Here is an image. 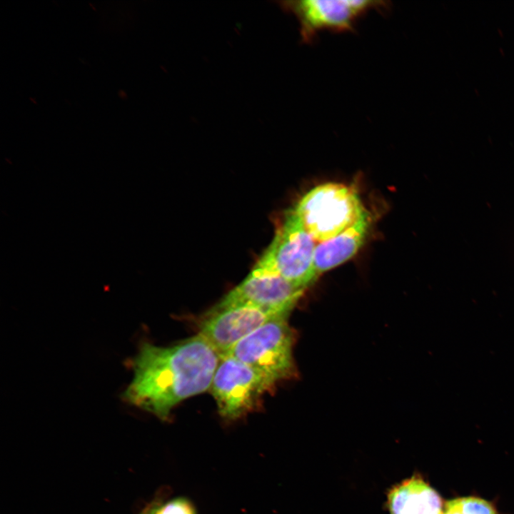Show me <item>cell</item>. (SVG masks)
Instances as JSON below:
<instances>
[{"instance_id":"obj_4","label":"cell","mask_w":514,"mask_h":514,"mask_svg":"<svg viewBox=\"0 0 514 514\" xmlns=\"http://www.w3.org/2000/svg\"><path fill=\"white\" fill-rule=\"evenodd\" d=\"M288 316L273 318L238 341L226 354L260 373L274 386L296 376L294 335Z\"/></svg>"},{"instance_id":"obj_10","label":"cell","mask_w":514,"mask_h":514,"mask_svg":"<svg viewBox=\"0 0 514 514\" xmlns=\"http://www.w3.org/2000/svg\"><path fill=\"white\" fill-rule=\"evenodd\" d=\"M442 505L439 494L416 476L396 485L388 495L390 514H441Z\"/></svg>"},{"instance_id":"obj_12","label":"cell","mask_w":514,"mask_h":514,"mask_svg":"<svg viewBox=\"0 0 514 514\" xmlns=\"http://www.w3.org/2000/svg\"><path fill=\"white\" fill-rule=\"evenodd\" d=\"M156 514H196L193 505L186 498L173 499L158 506Z\"/></svg>"},{"instance_id":"obj_6","label":"cell","mask_w":514,"mask_h":514,"mask_svg":"<svg viewBox=\"0 0 514 514\" xmlns=\"http://www.w3.org/2000/svg\"><path fill=\"white\" fill-rule=\"evenodd\" d=\"M285 11L297 19L302 42L313 41L323 30L351 31L357 21L372 10L388 11L385 1L295 0L277 1Z\"/></svg>"},{"instance_id":"obj_5","label":"cell","mask_w":514,"mask_h":514,"mask_svg":"<svg viewBox=\"0 0 514 514\" xmlns=\"http://www.w3.org/2000/svg\"><path fill=\"white\" fill-rule=\"evenodd\" d=\"M274 385L260 373L229 356H220L211 389L219 414L236 420L254 410Z\"/></svg>"},{"instance_id":"obj_14","label":"cell","mask_w":514,"mask_h":514,"mask_svg":"<svg viewBox=\"0 0 514 514\" xmlns=\"http://www.w3.org/2000/svg\"><path fill=\"white\" fill-rule=\"evenodd\" d=\"M441 514H449V513H448L447 512L445 511L444 513L442 512Z\"/></svg>"},{"instance_id":"obj_1","label":"cell","mask_w":514,"mask_h":514,"mask_svg":"<svg viewBox=\"0 0 514 514\" xmlns=\"http://www.w3.org/2000/svg\"><path fill=\"white\" fill-rule=\"evenodd\" d=\"M220 360L199 333L172 346L143 343L132 359L128 403L166 420L181 401L211 388Z\"/></svg>"},{"instance_id":"obj_8","label":"cell","mask_w":514,"mask_h":514,"mask_svg":"<svg viewBox=\"0 0 514 514\" xmlns=\"http://www.w3.org/2000/svg\"><path fill=\"white\" fill-rule=\"evenodd\" d=\"M281 316L288 314L251 306L213 308L201 322L199 334L221 356L255 330Z\"/></svg>"},{"instance_id":"obj_13","label":"cell","mask_w":514,"mask_h":514,"mask_svg":"<svg viewBox=\"0 0 514 514\" xmlns=\"http://www.w3.org/2000/svg\"><path fill=\"white\" fill-rule=\"evenodd\" d=\"M158 508V505L157 504H153L152 505H150L149 507L146 508L140 514H156Z\"/></svg>"},{"instance_id":"obj_11","label":"cell","mask_w":514,"mask_h":514,"mask_svg":"<svg viewBox=\"0 0 514 514\" xmlns=\"http://www.w3.org/2000/svg\"><path fill=\"white\" fill-rule=\"evenodd\" d=\"M449 514H497L488 501L476 497H463L450 500L445 503Z\"/></svg>"},{"instance_id":"obj_7","label":"cell","mask_w":514,"mask_h":514,"mask_svg":"<svg viewBox=\"0 0 514 514\" xmlns=\"http://www.w3.org/2000/svg\"><path fill=\"white\" fill-rule=\"evenodd\" d=\"M304 291L277 274L253 267L213 308L251 306L289 315Z\"/></svg>"},{"instance_id":"obj_3","label":"cell","mask_w":514,"mask_h":514,"mask_svg":"<svg viewBox=\"0 0 514 514\" xmlns=\"http://www.w3.org/2000/svg\"><path fill=\"white\" fill-rule=\"evenodd\" d=\"M316 243L292 208L254 267L306 289L317 279L314 271Z\"/></svg>"},{"instance_id":"obj_2","label":"cell","mask_w":514,"mask_h":514,"mask_svg":"<svg viewBox=\"0 0 514 514\" xmlns=\"http://www.w3.org/2000/svg\"><path fill=\"white\" fill-rule=\"evenodd\" d=\"M293 208L317 243L341 233L366 209L355 188L333 182L312 188Z\"/></svg>"},{"instance_id":"obj_9","label":"cell","mask_w":514,"mask_h":514,"mask_svg":"<svg viewBox=\"0 0 514 514\" xmlns=\"http://www.w3.org/2000/svg\"><path fill=\"white\" fill-rule=\"evenodd\" d=\"M372 216L365 209L358 218L336 236L317 243L314 271L318 277L351 259L363 245L371 229Z\"/></svg>"}]
</instances>
